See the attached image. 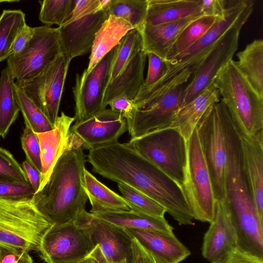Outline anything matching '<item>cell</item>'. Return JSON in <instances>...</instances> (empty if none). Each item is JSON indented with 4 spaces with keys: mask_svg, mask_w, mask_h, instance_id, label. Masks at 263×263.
<instances>
[{
    "mask_svg": "<svg viewBox=\"0 0 263 263\" xmlns=\"http://www.w3.org/2000/svg\"><path fill=\"white\" fill-rule=\"evenodd\" d=\"M235 64L249 84L263 97V40L256 39L238 52Z\"/></svg>",
    "mask_w": 263,
    "mask_h": 263,
    "instance_id": "28",
    "label": "cell"
},
{
    "mask_svg": "<svg viewBox=\"0 0 263 263\" xmlns=\"http://www.w3.org/2000/svg\"><path fill=\"white\" fill-rule=\"evenodd\" d=\"M108 105L112 111L120 115L125 120L131 117L134 108L133 100L124 96L115 98L109 103Z\"/></svg>",
    "mask_w": 263,
    "mask_h": 263,
    "instance_id": "44",
    "label": "cell"
},
{
    "mask_svg": "<svg viewBox=\"0 0 263 263\" xmlns=\"http://www.w3.org/2000/svg\"><path fill=\"white\" fill-rule=\"evenodd\" d=\"M74 2L72 14L66 22H71L84 16L103 10L100 0H74Z\"/></svg>",
    "mask_w": 263,
    "mask_h": 263,
    "instance_id": "42",
    "label": "cell"
},
{
    "mask_svg": "<svg viewBox=\"0 0 263 263\" xmlns=\"http://www.w3.org/2000/svg\"><path fill=\"white\" fill-rule=\"evenodd\" d=\"M21 140L22 148L26 155V160L41 173V150L36 134L25 125Z\"/></svg>",
    "mask_w": 263,
    "mask_h": 263,
    "instance_id": "39",
    "label": "cell"
},
{
    "mask_svg": "<svg viewBox=\"0 0 263 263\" xmlns=\"http://www.w3.org/2000/svg\"><path fill=\"white\" fill-rule=\"evenodd\" d=\"M227 111L226 105L220 99L208 109L196 127L216 201L226 198Z\"/></svg>",
    "mask_w": 263,
    "mask_h": 263,
    "instance_id": "6",
    "label": "cell"
},
{
    "mask_svg": "<svg viewBox=\"0 0 263 263\" xmlns=\"http://www.w3.org/2000/svg\"><path fill=\"white\" fill-rule=\"evenodd\" d=\"M253 0H227L223 16L217 17L209 30L187 49L170 61L167 71L158 82L149 86L155 95L186 84L196 72L217 42L245 15L252 13Z\"/></svg>",
    "mask_w": 263,
    "mask_h": 263,
    "instance_id": "3",
    "label": "cell"
},
{
    "mask_svg": "<svg viewBox=\"0 0 263 263\" xmlns=\"http://www.w3.org/2000/svg\"><path fill=\"white\" fill-rule=\"evenodd\" d=\"M122 196L130 210L157 217H164L166 210L142 192L125 184L118 183Z\"/></svg>",
    "mask_w": 263,
    "mask_h": 263,
    "instance_id": "36",
    "label": "cell"
},
{
    "mask_svg": "<svg viewBox=\"0 0 263 263\" xmlns=\"http://www.w3.org/2000/svg\"><path fill=\"white\" fill-rule=\"evenodd\" d=\"M74 121V117H70L62 111L52 130L36 134L40 146L42 162L40 185L37 192L45 185L57 161L62 155L71 125Z\"/></svg>",
    "mask_w": 263,
    "mask_h": 263,
    "instance_id": "21",
    "label": "cell"
},
{
    "mask_svg": "<svg viewBox=\"0 0 263 263\" xmlns=\"http://www.w3.org/2000/svg\"><path fill=\"white\" fill-rule=\"evenodd\" d=\"M141 50H143V42L141 33L137 29H133L127 32L117 46L110 68L108 83L117 78L131 59Z\"/></svg>",
    "mask_w": 263,
    "mask_h": 263,
    "instance_id": "32",
    "label": "cell"
},
{
    "mask_svg": "<svg viewBox=\"0 0 263 263\" xmlns=\"http://www.w3.org/2000/svg\"><path fill=\"white\" fill-rule=\"evenodd\" d=\"M154 258L158 263H179L190 251L174 233L154 230L124 228Z\"/></svg>",
    "mask_w": 263,
    "mask_h": 263,
    "instance_id": "19",
    "label": "cell"
},
{
    "mask_svg": "<svg viewBox=\"0 0 263 263\" xmlns=\"http://www.w3.org/2000/svg\"><path fill=\"white\" fill-rule=\"evenodd\" d=\"M213 82L243 134L251 136L263 130V97L240 72L234 60L221 68Z\"/></svg>",
    "mask_w": 263,
    "mask_h": 263,
    "instance_id": "4",
    "label": "cell"
},
{
    "mask_svg": "<svg viewBox=\"0 0 263 263\" xmlns=\"http://www.w3.org/2000/svg\"><path fill=\"white\" fill-rule=\"evenodd\" d=\"M187 149L185 180L182 189L194 219L210 223L214 218L216 200L196 128L187 141Z\"/></svg>",
    "mask_w": 263,
    "mask_h": 263,
    "instance_id": "9",
    "label": "cell"
},
{
    "mask_svg": "<svg viewBox=\"0 0 263 263\" xmlns=\"http://www.w3.org/2000/svg\"><path fill=\"white\" fill-rule=\"evenodd\" d=\"M85 190L91 209L90 213L104 211H129L122 196L99 181L86 169L84 172Z\"/></svg>",
    "mask_w": 263,
    "mask_h": 263,
    "instance_id": "29",
    "label": "cell"
},
{
    "mask_svg": "<svg viewBox=\"0 0 263 263\" xmlns=\"http://www.w3.org/2000/svg\"><path fill=\"white\" fill-rule=\"evenodd\" d=\"M80 262H78V263H79Z\"/></svg>",
    "mask_w": 263,
    "mask_h": 263,
    "instance_id": "53",
    "label": "cell"
},
{
    "mask_svg": "<svg viewBox=\"0 0 263 263\" xmlns=\"http://www.w3.org/2000/svg\"><path fill=\"white\" fill-rule=\"evenodd\" d=\"M0 181L29 182L22 165L12 153L2 147H0Z\"/></svg>",
    "mask_w": 263,
    "mask_h": 263,
    "instance_id": "38",
    "label": "cell"
},
{
    "mask_svg": "<svg viewBox=\"0 0 263 263\" xmlns=\"http://www.w3.org/2000/svg\"><path fill=\"white\" fill-rule=\"evenodd\" d=\"M41 3L39 20L50 27H60L70 17L74 7V0H44Z\"/></svg>",
    "mask_w": 263,
    "mask_h": 263,
    "instance_id": "37",
    "label": "cell"
},
{
    "mask_svg": "<svg viewBox=\"0 0 263 263\" xmlns=\"http://www.w3.org/2000/svg\"><path fill=\"white\" fill-rule=\"evenodd\" d=\"M83 212L73 221L52 225L45 233L39 252L47 263H78L93 250L91 228Z\"/></svg>",
    "mask_w": 263,
    "mask_h": 263,
    "instance_id": "8",
    "label": "cell"
},
{
    "mask_svg": "<svg viewBox=\"0 0 263 263\" xmlns=\"http://www.w3.org/2000/svg\"><path fill=\"white\" fill-rule=\"evenodd\" d=\"M202 0H148L144 25H156L202 15Z\"/></svg>",
    "mask_w": 263,
    "mask_h": 263,
    "instance_id": "25",
    "label": "cell"
},
{
    "mask_svg": "<svg viewBox=\"0 0 263 263\" xmlns=\"http://www.w3.org/2000/svg\"><path fill=\"white\" fill-rule=\"evenodd\" d=\"M227 0H202L201 13L203 15L220 17L224 13Z\"/></svg>",
    "mask_w": 263,
    "mask_h": 263,
    "instance_id": "45",
    "label": "cell"
},
{
    "mask_svg": "<svg viewBox=\"0 0 263 263\" xmlns=\"http://www.w3.org/2000/svg\"><path fill=\"white\" fill-rule=\"evenodd\" d=\"M34 31L35 27L26 25L17 36L12 45L9 57L22 51L32 38Z\"/></svg>",
    "mask_w": 263,
    "mask_h": 263,
    "instance_id": "47",
    "label": "cell"
},
{
    "mask_svg": "<svg viewBox=\"0 0 263 263\" xmlns=\"http://www.w3.org/2000/svg\"><path fill=\"white\" fill-rule=\"evenodd\" d=\"M20 111L16 98L14 79L7 66L0 77V136L5 138Z\"/></svg>",
    "mask_w": 263,
    "mask_h": 263,
    "instance_id": "30",
    "label": "cell"
},
{
    "mask_svg": "<svg viewBox=\"0 0 263 263\" xmlns=\"http://www.w3.org/2000/svg\"><path fill=\"white\" fill-rule=\"evenodd\" d=\"M129 145L182 188L187 163V141L176 128L167 127L130 139Z\"/></svg>",
    "mask_w": 263,
    "mask_h": 263,
    "instance_id": "7",
    "label": "cell"
},
{
    "mask_svg": "<svg viewBox=\"0 0 263 263\" xmlns=\"http://www.w3.org/2000/svg\"><path fill=\"white\" fill-rule=\"evenodd\" d=\"M91 258L92 263H106L99 246L97 245L93 250L88 256Z\"/></svg>",
    "mask_w": 263,
    "mask_h": 263,
    "instance_id": "50",
    "label": "cell"
},
{
    "mask_svg": "<svg viewBox=\"0 0 263 263\" xmlns=\"http://www.w3.org/2000/svg\"><path fill=\"white\" fill-rule=\"evenodd\" d=\"M146 58L143 50L139 51L121 73L107 84L103 97L105 108L111 101L120 96L134 101L144 85L143 73Z\"/></svg>",
    "mask_w": 263,
    "mask_h": 263,
    "instance_id": "22",
    "label": "cell"
},
{
    "mask_svg": "<svg viewBox=\"0 0 263 263\" xmlns=\"http://www.w3.org/2000/svg\"><path fill=\"white\" fill-rule=\"evenodd\" d=\"M108 16V11L101 10L58 27L62 53L71 60L91 51L96 33Z\"/></svg>",
    "mask_w": 263,
    "mask_h": 263,
    "instance_id": "17",
    "label": "cell"
},
{
    "mask_svg": "<svg viewBox=\"0 0 263 263\" xmlns=\"http://www.w3.org/2000/svg\"><path fill=\"white\" fill-rule=\"evenodd\" d=\"M241 139L246 179L258 214L263 220V130L251 136L241 132Z\"/></svg>",
    "mask_w": 263,
    "mask_h": 263,
    "instance_id": "20",
    "label": "cell"
},
{
    "mask_svg": "<svg viewBox=\"0 0 263 263\" xmlns=\"http://www.w3.org/2000/svg\"><path fill=\"white\" fill-rule=\"evenodd\" d=\"M185 84L172 87L155 97L134 100L132 116L126 120L131 139L170 127L182 106Z\"/></svg>",
    "mask_w": 263,
    "mask_h": 263,
    "instance_id": "10",
    "label": "cell"
},
{
    "mask_svg": "<svg viewBox=\"0 0 263 263\" xmlns=\"http://www.w3.org/2000/svg\"><path fill=\"white\" fill-rule=\"evenodd\" d=\"M131 249L132 263H158L134 237L132 239Z\"/></svg>",
    "mask_w": 263,
    "mask_h": 263,
    "instance_id": "46",
    "label": "cell"
},
{
    "mask_svg": "<svg viewBox=\"0 0 263 263\" xmlns=\"http://www.w3.org/2000/svg\"><path fill=\"white\" fill-rule=\"evenodd\" d=\"M61 53L58 28L36 27L31 40L22 51L8 57L7 66L20 84L36 76Z\"/></svg>",
    "mask_w": 263,
    "mask_h": 263,
    "instance_id": "11",
    "label": "cell"
},
{
    "mask_svg": "<svg viewBox=\"0 0 263 263\" xmlns=\"http://www.w3.org/2000/svg\"><path fill=\"white\" fill-rule=\"evenodd\" d=\"M236 248V234L225 199L216 201L214 218L204 235L202 255L211 263H228Z\"/></svg>",
    "mask_w": 263,
    "mask_h": 263,
    "instance_id": "16",
    "label": "cell"
},
{
    "mask_svg": "<svg viewBox=\"0 0 263 263\" xmlns=\"http://www.w3.org/2000/svg\"><path fill=\"white\" fill-rule=\"evenodd\" d=\"M71 60L62 53L33 78L15 84L54 125Z\"/></svg>",
    "mask_w": 263,
    "mask_h": 263,
    "instance_id": "12",
    "label": "cell"
},
{
    "mask_svg": "<svg viewBox=\"0 0 263 263\" xmlns=\"http://www.w3.org/2000/svg\"><path fill=\"white\" fill-rule=\"evenodd\" d=\"M79 263H92V260L91 258L88 256L87 257L80 261Z\"/></svg>",
    "mask_w": 263,
    "mask_h": 263,
    "instance_id": "52",
    "label": "cell"
},
{
    "mask_svg": "<svg viewBox=\"0 0 263 263\" xmlns=\"http://www.w3.org/2000/svg\"><path fill=\"white\" fill-rule=\"evenodd\" d=\"M117 46L105 55L90 72L86 73L85 69L81 74H77L72 90L75 102L76 122L83 121L106 108L103 106L104 94Z\"/></svg>",
    "mask_w": 263,
    "mask_h": 263,
    "instance_id": "14",
    "label": "cell"
},
{
    "mask_svg": "<svg viewBox=\"0 0 263 263\" xmlns=\"http://www.w3.org/2000/svg\"><path fill=\"white\" fill-rule=\"evenodd\" d=\"M91 213L99 218L123 228L154 230L173 233V228L164 217H154L132 210L104 211Z\"/></svg>",
    "mask_w": 263,
    "mask_h": 263,
    "instance_id": "27",
    "label": "cell"
},
{
    "mask_svg": "<svg viewBox=\"0 0 263 263\" xmlns=\"http://www.w3.org/2000/svg\"><path fill=\"white\" fill-rule=\"evenodd\" d=\"M83 215L91 228L93 241L99 246L106 263L132 262V237L124 228L99 218L86 210Z\"/></svg>",
    "mask_w": 263,
    "mask_h": 263,
    "instance_id": "18",
    "label": "cell"
},
{
    "mask_svg": "<svg viewBox=\"0 0 263 263\" xmlns=\"http://www.w3.org/2000/svg\"><path fill=\"white\" fill-rule=\"evenodd\" d=\"M102 10L108 11L109 7L113 0H100Z\"/></svg>",
    "mask_w": 263,
    "mask_h": 263,
    "instance_id": "51",
    "label": "cell"
},
{
    "mask_svg": "<svg viewBox=\"0 0 263 263\" xmlns=\"http://www.w3.org/2000/svg\"><path fill=\"white\" fill-rule=\"evenodd\" d=\"M220 97L213 82L195 98L179 109L170 127L178 129L187 141L208 109L220 101Z\"/></svg>",
    "mask_w": 263,
    "mask_h": 263,
    "instance_id": "24",
    "label": "cell"
},
{
    "mask_svg": "<svg viewBox=\"0 0 263 263\" xmlns=\"http://www.w3.org/2000/svg\"><path fill=\"white\" fill-rule=\"evenodd\" d=\"M52 225L37 209L32 197L0 198V247L39 252Z\"/></svg>",
    "mask_w": 263,
    "mask_h": 263,
    "instance_id": "5",
    "label": "cell"
},
{
    "mask_svg": "<svg viewBox=\"0 0 263 263\" xmlns=\"http://www.w3.org/2000/svg\"><path fill=\"white\" fill-rule=\"evenodd\" d=\"M22 167L27 176L29 183L36 193L40 185L41 172L27 160L22 162Z\"/></svg>",
    "mask_w": 263,
    "mask_h": 263,
    "instance_id": "48",
    "label": "cell"
},
{
    "mask_svg": "<svg viewBox=\"0 0 263 263\" xmlns=\"http://www.w3.org/2000/svg\"><path fill=\"white\" fill-rule=\"evenodd\" d=\"M16 100L25 125L35 133H42L52 130L54 125L42 111L15 84Z\"/></svg>",
    "mask_w": 263,
    "mask_h": 263,
    "instance_id": "35",
    "label": "cell"
},
{
    "mask_svg": "<svg viewBox=\"0 0 263 263\" xmlns=\"http://www.w3.org/2000/svg\"><path fill=\"white\" fill-rule=\"evenodd\" d=\"M217 17L201 15L181 31L169 51L166 61H170L184 51L199 40L212 27Z\"/></svg>",
    "mask_w": 263,
    "mask_h": 263,
    "instance_id": "33",
    "label": "cell"
},
{
    "mask_svg": "<svg viewBox=\"0 0 263 263\" xmlns=\"http://www.w3.org/2000/svg\"><path fill=\"white\" fill-rule=\"evenodd\" d=\"M35 193L29 182L0 181V198L32 197Z\"/></svg>",
    "mask_w": 263,
    "mask_h": 263,
    "instance_id": "41",
    "label": "cell"
},
{
    "mask_svg": "<svg viewBox=\"0 0 263 263\" xmlns=\"http://www.w3.org/2000/svg\"><path fill=\"white\" fill-rule=\"evenodd\" d=\"M21 10H4L0 15V62L8 59L18 34L26 25Z\"/></svg>",
    "mask_w": 263,
    "mask_h": 263,
    "instance_id": "31",
    "label": "cell"
},
{
    "mask_svg": "<svg viewBox=\"0 0 263 263\" xmlns=\"http://www.w3.org/2000/svg\"><path fill=\"white\" fill-rule=\"evenodd\" d=\"M228 263H263V259L236 248L230 255Z\"/></svg>",
    "mask_w": 263,
    "mask_h": 263,
    "instance_id": "49",
    "label": "cell"
},
{
    "mask_svg": "<svg viewBox=\"0 0 263 263\" xmlns=\"http://www.w3.org/2000/svg\"><path fill=\"white\" fill-rule=\"evenodd\" d=\"M133 27L124 20L109 15L96 34L86 73L90 72L109 52L118 46Z\"/></svg>",
    "mask_w": 263,
    "mask_h": 263,
    "instance_id": "26",
    "label": "cell"
},
{
    "mask_svg": "<svg viewBox=\"0 0 263 263\" xmlns=\"http://www.w3.org/2000/svg\"><path fill=\"white\" fill-rule=\"evenodd\" d=\"M148 0H113L109 15L121 18L139 31L144 24Z\"/></svg>",
    "mask_w": 263,
    "mask_h": 263,
    "instance_id": "34",
    "label": "cell"
},
{
    "mask_svg": "<svg viewBox=\"0 0 263 263\" xmlns=\"http://www.w3.org/2000/svg\"><path fill=\"white\" fill-rule=\"evenodd\" d=\"M251 14L245 15L217 42L185 86L181 107L193 100L212 83L221 68L232 60L238 49L241 29Z\"/></svg>",
    "mask_w": 263,
    "mask_h": 263,
    "instance_id": "13",
    "label": "cell"
},
{
    "mask_svg": "<svg viewBox=\"0 0 263 263\" xmlns=\"http://www.w3.org/2000/svg\"><path fill=\"white\" fill-rule=\"evenodd\" d=\"M148 69L144 85L150 86L159 81L166 74L168 65L166 60L152 52L146 53Z\"/></svg>",
    "mask_w": 263,
    "mask_h": 263,
    "instance_id": "40",
    "label": "cell"
},
{
    "mask_svg": "<svg viewBox=\"0 0 263 263\" xmlns=\"http://www.w3.org/2000/svg\"><path fill=\"white\" fill-rule=\"evenodd\" d=\"M95 173L130 186L162 205L180 225L193 224V214L181 187L128 143L118 141L89 150Z\"/></svg>",
    "mask_w": 263,
    "mask_h": 263,
    "instance_id": "1",
    "label": "cell"
},
{
    "mask_svg": "<svg viewBox=\"0 0 263 263\" xmlns=\"http://www.w3.org/2000/svg\"><path fill=\"white\" fill-rule=\"evenodd\" d=\"M83 149L80 138L70 130L46 183L32 197L37 209L52 225L73 221L85 211Z\"/></svg>",
    "mask_w": 263,
    "mask_h": 263,
    "instance_id": "2",
    "label": "cell"
},
{
    "mask_svg": "<svg viewBox=\"0 0 263 263\" xmlns=\"http://www.w3.org/2000/svg\"><path fill=\"white\" fill-rule=\"evenodd\" d=\"M0 263H34L28 252L0 247Z\"/></svg>",
    "mask_w": 263,
    "mask_h": 263,
    "instance_id": "43",
    "label": "cell"
},
{
    "mask_svg": "<svg viewBox=\"0 0 263 263\" xmlns=\"http://www.w3.org/2000/svg\"><path fill=\"white\" fill-rule=\"evenodd\" d=\"M201 15L192 16L156 25H143L139 30L143 51L146 53H154L166 60L169 51L181 31Z\"/></svg>",
    "mask_w": 263,
    "mask_h": 263,
    "instance_id": "23",
    "label": "cell"
},
{
    "mask_svg": "<svg viewBox=\"0 0 263 263\" xmlns=\"http://www.w3.org/2000/svg\"><path fill=\"white\" fill-rule=\"evenodd\" d=\"M70 130L80 138L83 149L89 150L118 141L127 127L124 118L106 108L83 121L75 122Z\"/></svg>",
    "mask_w": 263,
    "mask_h": 263,
    "instance_id": "15",
    "label": "cell"
}]
</instances>
